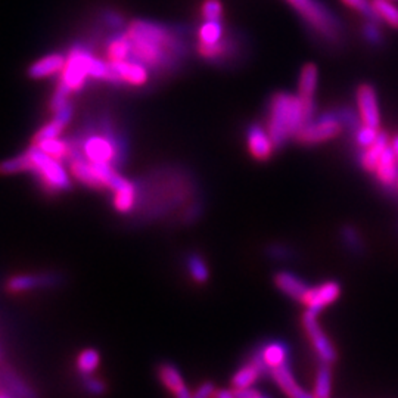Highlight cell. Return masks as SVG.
I'll return each instance as SVG.
<instances>
[{"label": "cell", "instance_id": "obj_1", "mask_svg": "<svg viewBox=\"0 0 398 398\" xmlns=\"http://www.w3.org/2000/svg\"><path fill=\"white\" fill-rule=\"evenodd\" d=\"M130 40L132 58L155 71H170L186 56V43L179 30L151 21H133L125 31Z\"/></svg>", "mask_w": 398, "mask_h": 398}, {"label": "cell", "instance_id": "obj_2", "mask_svg": "<svg viewBox=\"0 0 398 398\" xmlns=\"http://www.w3.org/2000/svg\"><path fill=\"white\" fill-rule=\"evenodd\" d=\"M316 117L314 99H304L291 93H275L267 105L266 129L276 149L294 138L304 124Z\"/></svg>", "mask_w": 398, "mask_h": 398}, {"label": "cell", "instance_id": "obj_3", "mask_svg": "<svg viewBox=\"0 0 398 398\" xmlns=\"http://www.w3.org/2000/svg\"><path fill=\"white\" fill-rule=\"evenodd\" d=\"M23 155L25 161L24 173H33L45 191L59 193L71 189V176L61 160L48 155L37 145L31 146Z\"/></svg>", "mask_w": 398, "mask_h": 398}, {"label": "cell", "instance_id": "obj_4", "mask_svg": "<svg viewBox=\"0 0 398 398\" xmlns=\"http://www.w3.org/2000/svg\"><path fill=\"white\" fill-rule=\"evenodd\" d=\"M74 146L77 154L92 163L118 167L124 160L125 146L121 140V136L115 133L109 123H103L99 132L87 133L81 140L76 142Z\"/></svg>", "mask_w": 398, "mask_h": 398}, {"label": "cell", "instance_id": "obj_5", "mask_svg": "<svg viewBox=\"0 0 398 398\" xmlns=\"http://www.w3.org/2000/svg\"><path fill=\"white\" fill-rule=\"evenodd\" d=\"M306 21L311 31L324 43L338 46L344 40V27L341 21L317 0H288Z\"/></svg>", "mask_w": 398, "mask_h": 398}, {"label": "cell", "instance_id": "obj_6", "mask_svg": "<svg viewBox=\"0 0 398 398\" xmlns=\"http://www.w3.org/2000/svg\"><path fill=\"white\" fill-rule=\"evenodd\" d=\"M93 55L90 50L83 46H74L67 56L65 67L61 72L59 85L70 93L80 92L90 78V65Z\"/></svg>", "mask_w": 398, "mask_h": 398}, {"label": "cell", "instance_id": "obj_7", "mask_svg": "<svg viewBox=\"0 0 398 398\" xmlns=\"http://www.w3.org/2000/svg\"><path fill=\"white\" fill-rule=\"evenodd\" d=\"M344 127L345 124L338 111L323 112L320 117L313 118L307 124H304L297 133L295 139L301 145H319L338 138Z\"/></svg>", "mask_w": 398, "mask_h": 398}, {"label": "cell", "instance_id": "obj_8", "mask_svg": "<svg viewBox=\"0 0 398 398\" xmlns=\"http://www.w3.org/2000/svg\"><path fill=\"white\" fill-rule=\"evenodd\" d=\"M302 329L306 332L307 338L311 344L313 351L316 353L317 359L320 363L326 364H333L338 360V351L335 348V344L331 341L328 337V333L323 331L319 323V316H314V314L304 311L302 317Z\"/></svg>", "mask_w": 398, "mask_h": 398}, {"label": "cell", "instance_id": "obj_9", "mask_svg": "<svg viewBox=\"0 0 398 398\" xmlns=\"http://www.w3.org/2000/svg\"><path fill=\"white\" fill-rule=\"evenodd\" d=\"M242 45L239 34H224V37L214 45L198 43V54L213 64H229L242 54Z\"/></svg>", "mask_w": 398, "mask_h": 398}, {"label": "cell", "instance_id": "obj_10", "mask_svg": "<svg viewBox=\"0 0 398 398\" xmlns=\"http://www.w3.org/2000/svg\"><path fill=\"white\" fill-rule=\"evenodd\" d=\"M342 294V286L337 280H324L319 285H311L308 294L302 301L306 311L320 316V314L337 302Z\"/></svg>", "mask_w": 398, "mask_h": 398}, {"label": "cell", "instance_id": "obj_11", "mask_svg": "<svg viewBox=\"0 0 398 398\" xmlns=\"http://www.w3.org/2000/svg\"><path fill=\"white\" fill-rule=\"evenodd\" d=\"M264 376H269L267 366L261 360L258 353L253 350L249 353V357L232 375L230 385H232V390L254 388Z\"/></svg>", "mask_w": 398, "mask_h": 398}, {"label": "cell", "instance_id": "obj_12", "mask_svg": "<svg viewBox=\"0 0 398 398\" xmlns=\"http://www.w3.org/2000/svg\"><path fill=\"white\" fill-rule=\"evenodd\" d=\"M273 284L282 295L300 304H302L304 298H306L311 288L306 279H302L300 275L286 269L276 271L273 275Z\"/></svg>", "mask_w": 398, "mask_h": 398}, {"label": "cell", "instance_id": "obj_13", "mask_svg": "<svg viewBox=\"0 0 398 398\" xmlns=\"http://www.w3.org/2000/svg\"><path fill=\"white\" fill-rule=\"evenodd\" d=\"M355 101H357V108L360 114V120L364 125H369L373 129H379L381 114L378 105V95L370 85H360L355 92Z\"/></svg>", "mask_w": 398, "mask_h": 398}, {"label": "cell", "instance_id": "obj_14", "mask_svg": "<svg viewBox=\"0 0 398 398\" xmlns=\"http://www.w3.org/2000/svg\"><path fill=\"white\" fill-rule=\"evenodd\" d=\"M269 376L276 384L277 388L288 398H316L313 391H308L297 381L295 373L292 370L291 363L282 364L279 368L271 369Z\"/></svg>", "mask_w": 398, "mask_h": 398}, {"label": "cell", "instance_id": "obj_15", "mask_svg": "<svg viewBox=\"0 0 398 398\" xmlns=\"http://www.w3.org/2000/svg\"><path fill=\"white\" fill-rule=\"evenodd\" d=\"M247 145L248 151L257 161H267L273 155L276 146L271 140L270 134L264 125L258 123L251 124L247 130Z\"/></svg>", "mask_w": 398, "mask_h": 398}, {"label": "cell", "instance_id": "obj_16", "mask_svg": "<svg viewBox=\"0 0 398 398\" xmlns=\"http://www.w3.org/2000/svg\"><path fill=\"white\" fill-rule=\"evenodd\" d=\"M59 276L55 273H27V275H17L8 279L6 291L12 294H23V292H30L36 289H43L58 285Z\"/></svg>", "mask_w": 398, "mask_h": 398}, {"label": "cell", "instance_id": "obj_17", "mask_svg": "<svg viewBox=\"0 0 398 398\" xmlns=\"http://www.w3.org/2000/svg\"><path fill=\"white\" fill-rule=\"evenodd\" d=\"M375 182L379 186V189L386 193L398 179V156L392 148V145L386 146V149L382 152L381 158L375 167Z\"/></svg>", "mask_w": 398, "mask_h": 398}, {"label": "cell", "instance_id": "obj_18", "mask_svg": "<svg viewBox=\"0 0 398 398\" xmlns=\"http://www.w3.org/2000/svg\"><path fill=\"white\" fill-rule=\"evenodd\" d=\"M261 360L267 366L269 372L282 364L291 363V350L288 344L282 339H267L254 348Z\"/></svg>", "mask_w": 398, "mask_h": 398}, {"label": "cell", "instance_id": "obj_19", "mask_svg": "<svg viewBox=\"0 0 398 398\" xmlns=\"http://www.w3.org/2000/svg\"><path fill=\"white\" fill-rule=\"evenodd\" d=\"M115 72L121 78L123 85L133 87H142L149 80V68L136 59H125L120 62H111Z\"/></svg>", "mask_w": 398, "mask_h": 398}, {"label": "cell", "instance_id": "obj_20", "mask_svg": "<svg viewBox=\"0 0 398 398\" xmlns=\"http://www.w3.org/2000/svg\"><path fill=\"white\" fill-rule=\"evenodd\" d=\"M111 192L114 208L117 209L118 213L129 214L130 211H133V208L136 207V202H138L139 199V192L138 187H136L132 180L125 179L124 176H120V179L114 185Z\"/></svg>", "mask_w": 398, "mask_h": 398}, {"label": "cell", "instance_id": "obj_21", "mask_svg": "<svg viewBox=\"0 0 398 398\" xmlns=\"http://www.w3.org/2000/svg\"><path fill=\"white\" fill-rule=\"evenodd\" d=\"M54 120L49 121L41 127L34 138V143L41 142V140H49V139H56L61 136V133L65 130L67 125L71 123L72 115H74V107L71 103H67L65 107H62L56 112H54Z\"/></svg>", "mask_w": 398, "mask_h": 398}, {"label": "cell", "instance_id": "obj_22", "mask_svg": "<svg viewBox=\"0 0 398 398\" xmlns=\"http://www.w3.org/2000/svg\"><path fill=\"white\" fill-rule=\"evenodd\" d=\"M65 62H67L65 55L58 54V52H55V54H49L31 64V67L28 68V76L34 80L54 77L56 74H61L62 70L65 67Z\"/></svg>", "mask_w": 398, "mask_h": 398}, {"label": "cell", "instance_id": "obj_23", "mask_svg": "<svg viewBox=\"0 0 398 398\" xmlns=\"http://www.w3.org/2000/svg\"><path fill=\"white\" fill-rule=\"evenodd\" d=\"M158 376L163 385L174 395V398H192V391L187 388L180 370L174 364H161L158 369Z\"/></svg>", "mask_w": 398, "mask_h": 398}, {"label": "cell", "instance_id": "obj_24", "mask_svg": "<svg viewBox=\"0 0 398 398\" xmlns=\"http://www.w3.org/2000/svg\"><path fill=\"white\" fill-rule=\"evenodd\" d=\"M386 146H390V138L385 132H381L379 138L376 139L375 143H372L369 148H364V149L359 151L357 161H359V165L366 173L372 174L375 171V167H376V164H378L382 152L386 149Z\"/></svg>", "mask_w": 398, "mask_h": 398}, {"label": "cell", "instance_id": "obj_25", "mask_svg": "<svg viewBox=\"0 0 398 398\" xmlns=\"http://www.w3.org/2000/svg\"><path fill=\"white\" fill-rule=\"evenodd\" d=\"M333 390V372L332 364L320 363L314 376L313 394L316 398H331Z\"/></svg>", "mask_w": 398, "mask_h": 398}, {"label": "cell", "instance_id": "obj_26", "mask_svg": "<svg viewBox=\"0 0 398 398\" xmlns=\"http://www.w3.org/2000/svg\"><path fill=\"white\" fill-rule=\"evenodd\" d=\"M185 266L187 270V275L191 276V279L195 282V284L198 285L207 284L209 279V267L202 254H199V253L187 254L185 260Z\"/></svg>", "mask_w": 398, "mask_h": 398}, {"label": "cell", "instance_id": "obj_27", "mask_svg": "<svg viewBox=\"0 0 398 398\" xmlns=\"http://www.w3.org/2000/svg\"><path fill=\"white\" fill-rule=\"evenodd\" d=\"M107 56L109 62H120L132 58V46L127 33H118L109 39Z\"/></svg>", "mask_w": 398, "mask_h": 398}, {"label": "cell", "instance_id": "obj_28", "mask_svg": "<svg viewBox=\"0 0 398 398\" xmlns=\"http://www.w3.org/2000/svg\"><path fill=\"white\" fill-rule=\"evenodd\" d=\"M319 71L314 64H306L300 72V83H298V96L304 99H313L314 93L317 89Z\"/></svg>", "mask_w": 398, "mask_h": 398}, {"label": "cell", "instance_id": "obj_29", "mask_svg": "<svg viewBox=\"0 0 398 398\" xmlns=\"http://www.w3.org/2000/svg\"><path fill=\"white\" fill-rule=\"evenodd\" d=\"M339 240H341V244L344 245V248L347 249L350 254H353V255L364 254V251H366L364 239L360 235L359 230L355 229L354 226L345 224L339 230Z\"/></svg>", "mask_w": 398, "mask_h": 398}, {"label": "cell", "instance_id": "obj_30", "mask_svg": "<svg viewBox=\"0 0 398 398\" xmlns=\"http://www.w3.org/2000/svg\"><path fill=\"white\" fill-rule=\"evenodd\" d=\"M2 381L12 398H36L34 391L12 370L2 372Z\"/></svg>", "mask_w": 398, "mask_h": 398}, {"label": "cell", "instance_id": "obj_31", "mask_svg": "<svg viewBox=\"0 0 398 398\" xmlns=\"http://www.w3.org/2000/svg\"><path fill=\"white\" fill-rule=\"evenodd\" d=\"M224 25L222 21H205L198 28V43L201 45H214L224 37Z\"/></svg>", "mask_w": 398, "mask_h": 398}, {"label": "cell", "instance_id": "obj_32", "mask_svg": "<svg viewBox=\"0 0 398 398\" xmlns=\"http://www.w3.org/2000/svg\"><path fill=\"white\" fill-rule=\"evenodd\" d=\"M101 363L99 351L95 348H86L83 350L77 357V370L83 376H89L96 372Z\"/></svg>", "mask_w": 398, "mask_h": 398}, {"label": "cell", "instance_id": "obj_33", "mask_svg": "<svg viewBox=\"0 0 398 398\" xmlns=\"http://www.w3.org/2000/svg\"><path fill=\"white\" fill-rule=\"evenodd\" d=\"M372 5L381 21L398 30V8L390 0H372Z\"/></svg>", "mask_w": 398, "mask_h": 398}, {"label": "cell", "instance_id": "obj_34", "mask_svg": "<svg viewBox=\"0 0 398 398\" xmlns=\"http://www.w3.org/2000/svg\"><path fill=\"white\" fill-rule=\"evenodd\" d=\"M379 129L369 127V125H364L363 123L359 125L357 129L353 130V138H354V145L357 146L359 151L369 148L372 143L376 142V139L379 138Z\"/></svg>", "mask_w": 398, "mask_h": 398}, {"label": "cell", "instance_id": "obj_35", "mask_svg": "<svg viewBox=\"0 0 398 398\" xmlns=\"http://www.w3.org/2000/svg\"><path fill=\"white\" fill-rule=\"evenodd\" d=\"M264 254L267 258L271 261H276V263H286V261H291L295 258V251L292 249L289 245L285 244H270L266 247Z\"/></svg>", "mask_w": 398, "mask_h": 398}, {"label": "cell", "instance_id": "obj_36", "mask_svg": "<svg viewBox=\"0 0 398 398\" xmlns=\"http://www.w3.org/2000/svg\"><path fill=\"white\" fill-rule=\"evenodd\" d=\"M379 25L381 23H378V21H372V19H366V23L363 24V30H362L363 37L372 46H381L384 40Z\"/></svg>", "mask_w": 398, "mask_h": 398}, {"label": "cell", "instance_id": "obj_37", "mask_svg": "<svg viewBox=\"0 0 398 398\" xmlns=\"http://www.w3.org/2000/svg\"><path fill=\"white\" fill-rule=\"evenodd\" d=\"M341 2L344 5H347L348 8L357 10V12H360L366 19L378 21V23H381L378 14L375 12L373 5L372 2H369V0H341Z\"/></svg>", "mask_w": 398, "mask_h": 398}, {"label": "cell", "instance_id": "obj_38", "mask_svg": "<svg viewBox=\"0 0 398 398\" xmlns=\"http://www.w3.org/2000/svg\"><path fill=\"white\" fill-rule=\"evenodd\" d=\"M202 17L205 21H222L223 5L220 0H205L202 3Z\"/></svg>", "mask_w": 398, "mask_h": 398}, {"label": "cell", "instance_id": "obj_39", "mask_svg": "<svg viewBox=\"0 0 398 398\" xmlns=\"http://www.w3.org/2000/svg\"><path fill=\"white\" fill-rule=\"evenodd\" d=\"M85 388L89 394L92 395H102L105 391H107V385L103 384V381L95 378L93 375H89V376H85Z\"/></svg>", "mask_w": 398, "mask_h": 398}, {"label": "cell", "instance_id": "obj_40", "mask_svg": "<svg viewBox=\"0 0 398 398\" xmlns=\"http://www.w3.org/2000/svg\"><path fill=\"white\" fill-rule=\"evenodd\" d=\"M217 392L216 385L213 382H204L192 391V398H214Z\"/></svg>", "mask_w": 398, "mask_h": 398}, {"label": "cell", "instance_id": "obj_41", "mask_svg": "<svg viewBox=\"0 0 398 398\" xmlns=\"http://www.w3.org/2000/svg\"><path fill=\"white\" fill-rule=\"evenodd\" d=\"M214 398H235L233 390L232 391L230 390H217Z\"/></svg>", "mask_w": 398, "mask_h": 398}, {"label": "cell", "instance_id": "obj_42", "mask_svg": "<svg viewBox=\"0 0 398 398\" xmlns=\"http://www.w3.org/2000/svg\"><path fill=\"white\" fill-rule=\"evenodd\" d=\"M385 195H390V196L394 199V201L398 202V179H397V182L394 183V186L391 187V189H390L388 192H386Z\"/></svg>", "mask_w": 398, "mask_h": 398}, {"label": "cell", "instance_id": "obj_43", "mask_svg": "<svg viewBox=\"0 0 398 398\" xmlns=\"http://www.w3.org/2000/svg\"><path fill=\"white\" fill-rule=\"evenodd\" d=\"M391 145H392V148H394V151H395V154L398 156V136H394L392 140H391Z\"/></svg>", "mask_w": 398, "mask_h": 398}, {"label": "cell", "instance_id": "obj_44", "mask_svg": "<svg viewBox=\"0 0 398 398\" xmlns=\"http://www.w3.org/2000/svg\"><path fill=\"white\" fill-rule=\"evenodd\" d=\"M0 398H12L10 395H5V394H0Z\"/></svg>", "mask_w": 398, "mask_h": 398}]
</instances>
